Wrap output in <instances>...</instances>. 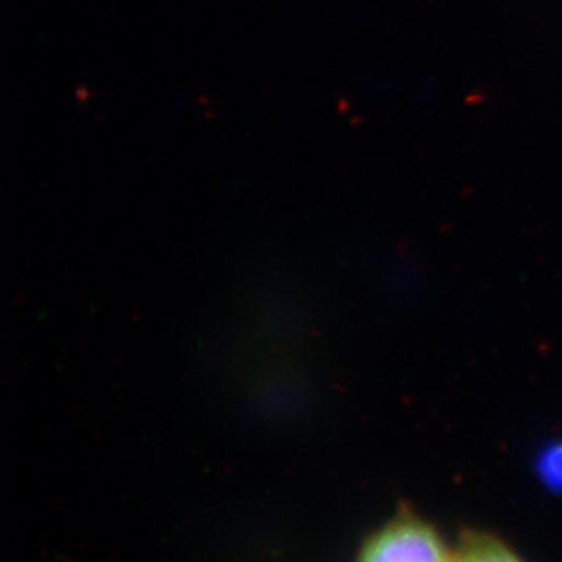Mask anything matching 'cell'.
Wrapping results in <instances>:
<instances>
[{"instance_id":"6da1fadb","label":"cell","mask_w":562,"mask_h":562,"mask_svg":"<svg viewBox=\"0 0 562 562\" xmlns=\"http://www.w3.org/2000/svg\"><path fill=\"white\" fill-rule=\"evenodd\" d=\"M357 562H454V550L435 525L402 506L366 539Z\"/></svg>"},{"instance_id":"7a4b0ae2","label":"cell","mask_w":562,"mask_h":562,"mask_svg":"<svg viewBox=\"0 0 562 562\" xmlns=\"http://www.w3.org/2000/svg\"><path fill=\"white\" fill-rule=\"evenodd\" d=\"M454 562H527L509 543L490 531L464 530L454 547Z\"/></svg>"},{"instance_id":"3957f363","label":"cell","mask_w":562,"mask_h":562,"mask_svg":"<svg viewBox=\"0 0 562 562\" xmlns=\"http://www.w3.org/2000/svg\"><path fill=\"white\" fill-rule=\"evenodd\" d=\"M536 472L550 491L562 494V441L542 450L536 461Z\"/></svg>"}]
</instances>
